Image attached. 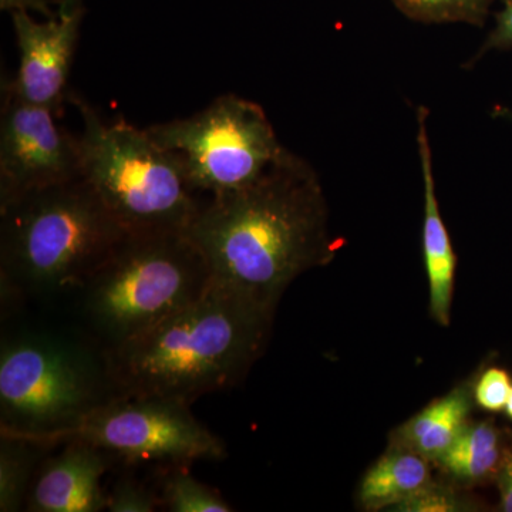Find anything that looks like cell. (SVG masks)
<instances>
[{
	"label": "cell",
	"mask_w": 512,
	"mask_h": 512,
	"mask_svg": "<svg viewBox=\"0 0 512 512\" xmlns=\"http://www.w3.org/2000/svg\"><path fill=\"white\" fill-rule=\"evenodd\" d=\"M187 464H167L156 485L161 508L171 512H231L220 491L201 483Z\"/></svg>",
	"instance_id": "obj_16"
},
{
	"label": "cell",
	"mask_w": 512,
	"mask_h": 512,
	"mask_svg": "<svg viewBox=\"0 0 512 512\" xmlns=\"http://www.w3.org/2000/svg\"><path fill=\"white\" fill-rule=\"evenodd\" d=\"M52 448L42 441L0 431V511L18 512L26 507L40 460Z\"/></svg>",
	"instance_id": "obj_15"
},
{
	"label": "cell",
	"mask_w": 512,
	"mask_h": 512,
	"mask_svg": "<svg viewBox=\"0 0 512 512\" xmlns=\"http://www.w3.org/2000/svg\"><path fill=\"white\" fill-rule=\"evenodd\" d=\"M500 448V434L491 424H467L444 456H470ZM443 456V457H444Z\"/></svg>",
	"instance_id": "obj_21"
},
{
	"label": "cell",
	"mask_w": 512,
	"mask_h": 512,
	"mask_svg": "<svg viewBox=\"0 0 512 512\" xmlns=\"http://www.w3.org/2000/svg\"><path fill=\"white\" fill-rule=\"evenodd\" d=\"M491 50H512V0H504V8L495 18L494 29L471 60V64L476 63Z\"/></svg>",
	"instance_id": "obj_22"
},
{
	"label": "cell",
	"mask_w": 512,
	"mask_h": 512,
	"mask_svg": "<svg viewBox=\"0 0 512 512\" xmlns=\"http://www.w3.org/2000/svg\"><path fill=\"white\" fill-rule=\"evenodd\" d=\"M0 9L10 13L16 12V10L37 12L47 19L59 16V13L53 12V9L50 8L49 0H0Z\"/></svg>",
	"instance_id": "obj_24"
},
{
	"label": "cell",
	"mask_w": 512,
	"mask_h": 512,
	"mask_svg": "<svg viewBox=\"0 0 512 512\" xmlns=\"http://www.w3.org/2000/svg\"><path fill=\"white\" fill-rule=\"evenodd\" d=\"M404 507V511H454L456 510V501L453 500L451 495L440 493V491L433 490V485H430L423 493L414 497L409 503L400 505Z\"/></svg>",
	"instance_id": "obj_23"
},
{
	"label": "cell",
	"mask_w": 512,
	"mask_h": 512,
	"mask_svg": "<svg viewBox=\"0 0 512 512\" xmlns=\"http://www.w3.org/2000/svg\"><path fill=\"white\" fill-rule=\"evenodd\" d=\"M116 396L103 348L52 332L3 339L0 431L49 444Z\"/></svg>",
	"instance_id": "obj_6"
},
{
	"label": "cell",
	"mask_w": 512,
	"mask_h": 512,
	"mask_svg": "<svg viewBox=\"0 0 512 512\" xmlns=\"http://www.w3.org/2000/svg\"><path fill=\"white\" fill-rule=\"evenodd\" d=\"M57 13V18L46 22H37L25 10L12 13L19 69L15 79L3 86L18 99L46 107L62 117L64 104L72 94L67 83L79 42L84 6L82 3L67 12Z\"/></svg>",
	"instance_id": "obj_10"
},
{
	"label": "cell",
	"mask_w": 512,
	"mask_h": 512,
	"mask_svg": "<svg viewBox=\"0 0 512 512\" xmlns=\"http://www.w3.org/2000/svg\"><path fill=\"white\" fill-rule=\"evenodd\" d=\"M127 234L83 177L0 202L2 302L79 295Z\"/></svg>",
	"instance_id": "obj_3"
},
{
	"label": "cell",
	"mask_w": 512,
	"mask_h": 512,
	"mask_svg": "<svg viewBox=\"0 0 512 512\" xmlns=\"http://www.w3.org/2000/svg\"><path fill=\"white\" fill-rule=\"evenodd\" d=\"M191 404L157 396H116L50 440H83L128 464H190L227 458L224 440L195 419Z\"/></svg>",
	"instance_id": "obj_8"
},
{
	"label": "cell",
	"mask_w": 512,
	"mask_h": 512,
	"mask_svg": "<svg viewBox=\"0 0 512 512\" xmlns=\"http://www.w3.org/2000/svg\"><path fill=\"white\" fill-rule=\"evenodd\" d=\"M512 389L511 377L503 369L485 370L474 389V399L487 412H501L507 406Z\"/></svg>",
	"instance_id": "obj_20"
},
{
	"label": "cell",
	"mask_w": 512,
	"mask_h": 512,
	"mask_svg": "<svg viewBox=\"0 0 512 512\" xmlns=\"http://www.w3.org/2000/svg\"><path fill=\"white\" fill-rule=\"evenodd\" d=\"M55 456L37 468L30 485L26 511L100 512L107 493L101 480L114 460L106 451L83 440H66Z\"/></svg>",
	"instance_id": "obj_11"
},
{
	"label": "cell",
	"mask_w": 512,
	"mask_h": 512,
	"mask_svg": "<svg viewBox=\"0 0 512 512\" xmlns=\"http://www.w3.org/2000/svg\"><path fill=\"white\" fill-rule=\"evenodd\" d=\"M500 461V448L483 454L470 456H444L439 463L446 468L448 474L466 483H476L490 476Z\"/></svg>",
	"instance_id": "obj_19"
},
{
	"label": "cell",
	"mask_w": 512,
	"mask_h": 512,
	"mask_svg": "<svg viewBox=\"0 0 512 512\" xmlns=\"http://www.w3.org/2000/svg\"><path fill=\"white\" fill-rule=\"evenodd\" d=\"M210 266L185 232L127 234L79 292L84 318L113 348L180 311L211 285Z\"/></svg>",
	"instance_id": "obj_4"
},
{
	"label": "cell",
	"mask_w": 512,
	"mask_h": 512,
	"mask_svg": "<svg viewBox=\"0 0 512 512\" xmlns=\"http://www.w3.org/2000/svg\"><path fill=\"white\" fill-rule=\"evenodd\" d=\"M185 234L215 282L274 309L298 276L333 256L318 174L292 151L244 190L208 198Z\"/></svg>",
	"instance_id": "obj_1"
},
{
	"label": "cell",
	"mask_w": 512,
	"mask_h": 512,
	"mask_svg": "<svg viewBox=\"0 0 512 512\" xmlns=\"http://www.w3.org/2000/svg\"><path fill=\"white\" fill-rule=\"evenodd\" d=\"M470 412V390L458 387L407 421L397 431L396 444L427 460L439 461L466 429Z\"/></svg>",
	"instance_id": "obj_13"
},
{
	"label": "cell",
	"mask_w": 512,
	"mask_h": 512,
	"mask_svg": "<svg viewBox=\"0 0 512 512\" xmlns=\"http://www.w3.org/2000/svg\"><path fill=\"white\" fill-rule=\"evenodd\" d=\"M501 504L503 510L512 512V458L504 467L500 477Z\"/></svg>",
	"instance_id": "obj_25"
},
{
	"label": "cell",
	"mask_w": 512,
	"mask_h": 512,
	"mask_svg": "<svg viewBox=\"0 0 512 512\" xmlns=\"http://www.w3.org/2000/svg\"><path fill=\"white\" fill-rule=\"evenodd\" d=\"M274 308L212 279L180 311L134 338L103 349L117 396L191 404L237 386L261 357Z\"/></svg>",
	"instance_id": "obj_2"
},
{
	"label": "cell",
	"mask_w": 512,
	"mask_h": 512,
	"mask_svg": "<svg viewBox=\"0 0 512 512\" xmlns=\"http://www.w3.org/2000/svg\"><path fill=\"white\" fill-rule=\"evenodd\" d=\"M82 116L83 178L128 234L187 231L208 198L192 188L177 158L148 134L106 123L92 104L70 94Z\"/></svg>",
	"instance_id": "obj_5"
},
{
	"label": "cell",
	"mask_w": 512,
	"mask_h": 512,
	"mask_svg": "<svg viewBox=\"0 0 512 512\" xmlns=\"http://www.w3.org/2000/svg\"><path fill=\"white\" fill-rule=\"evenodd\" d=\"M161 508L157 490L137 478L121 477L107 493L106 511L154 512Z\"/></svg>",
	"instance_id": "obj_18"
},
{
	"label": "cell",
	"mask_w": 512,
	"mask_h": 512,
	"mask_svg": "<svg viewBox=\"0 0 512 512\" xmlns=\"http://www.w3.org/2000/svg\"><path fill=\"white\" fill-rule=\"evenodd\" d=\"M59 116L26 103L3 86L0 116V202L83 177L79 136Z\"/></svg>",
	"instance_id": "obj_9"
},
{
	"label": "cell",
	"mask_w": 512,
	"mask_h": 512,
	"mask_svg": "<svg viewBox=\"0 0 512 512\" xmlns=\"http://www.w3.org/2000/svg\"><path fill=\"white\" fill-rule=\"evenodd\" d=\"M404 15L424 23L483 26L493 0H393Z\"/></svg>",
	"instance_id": "obj_17"
},
{
	"label": "cell",
	"mask_w": 512,
	"mask_h": 512,
	"mask_svg": "<svg viewBox=\"0 0 512 512\" xmlns=\"http://www.w3.org/2000/svg\"><path fill=\"white\" fill-rule=\"evenodd\" d=\"M431 485L427 458L397 446L367 470L360 484V503L366 510H382L409 503Z\"/></svg>",
	"instance_id": "obj_14"
},
{
	"label": "cell",
	"mask_w": 512,
	"mask_h": 512,
	"mask_svg": "<svg viewBox=\"0 0 512 512\" xmlns=\"http://www.w3.org/2000/svg\"><path fill=\"white\" fill-rule=\"evenodd\" d=\"M427 117H429V110L426 107H419L417 144H419L424 181V264H426L427 279H429L431 316L439 325L448 326L451 319V306H453L457 259L450 235L441 217L439 202H437Z\"/></svg>",
	"instance_id": "obj_12"
},
{
	"label": "cell",
	"mask_w": 512,
	"mask_h": 512,
	"mask_svg": "<svg viewBox=\"0 0 512 512\" xmlns=\"http://www.w3.org/2000/svg\"><path fill=\"white\" fill-rule=\"evenodd\" d=\"M82 0H62L59 3V12H67V10L76 8L77 5H82Z\"/></svg>",
	"instance_id": "obj_26"
},
{
	"label": "cell",
	"mask_w": 512,
	"mask_h": 512,
	"mask_svg": "<svg viewBox=\"0 0 512 512\" xmlns=\"http://www.w3.org/2000/svg\"><path fill=\"white\" fill-rule=\"evenodd\" d=\"M147 131L177 158L192 188L205 198L244 190L289 153L264 109L235 94Z\"/></svg>",
	"instance_id": "obj_7"
},
{
	"label": "cell",
	"mask_w": 512,
	"mask_h": 512,
	"mask_svg": "<svg viewBox=\"0 0 512 512\" xmlns=\"http://www.w3.org/2000/svg\"><path fill=\"white\" fill-rule=\"evenodd\" d=\"M505 412H507V416L512 420V389L510 397H508L507 406H505Z\"/></svg>",
	"instance_id": "obj_27"
}]
</instances>
